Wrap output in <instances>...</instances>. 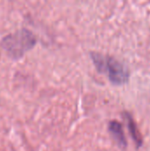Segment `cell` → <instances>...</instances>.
<instances>
[{
	"instance_id": "obj_1",
	"label": "cell",
	"mask_w": 150,
	"mask_h": 151,
	"mask_svg": "<svg viewBox=\"0 0 150 151\" xmlns=\"http://www.w3.org/2000/svg\"><path fill=\"white\" fill-rule=\"evenodd\" d=\"M90 56L97 70L100 73H106L113 84L123 85L128 81L130 73L123 63L112 57L98 52H91Z\"/></svg>"
},
{
	"instance_id": "obj_3",
	"label": "cell",
	"mask_w": 150,
	"mask_h": 151,
	"mask_svg": "<svg viewBox=\"0 0 150 151\" xmlns=\"http://www.w3.org/2000/svg\"><path fill=\"white\" fill-rule=\"evenodd\" d=\"M109 131L120 148L122 149L126 148L127 146L126 138L125 136L123 127L118 121H116V120L111 121L109 123Z\"/></svg>"
},
{
	"instance_id": "obj_2",
	"label": "cell",
	"mask_w": 150,
	"mask_h": 151,
	"mask_svg": "<svg viewBox=\"0 0 150 151\" xmlns=\"http://www.w3.org/2000/svg\"><path fill=\"white\" fill-rule=\"evenodd\" d=\"M36 44L35 35L28 29L22 28L6 35L1 42L2 48L12 58H21Z\"/></svg>"
},
{
	"instance_id": "obj_4",
	"label": "cell",
	"mask_w": 150,
	"mask_h": 151,
	"mask_svg": "<svg viewBox=\"0 0 150 151\" xmlns=\"http://www.w3.org/2000/svg\"><path fill=\"white\" fill-rule=\"evenodd\" d=\"M124 118L126 120L129 133H130L133 140L134 141L136 146L138 148L141 147L142 145V138H141V134H140V132H139V130L137 128L136 123L134 122L133 117L128 112H124Z\"/></svg>"
}]
</instances>
